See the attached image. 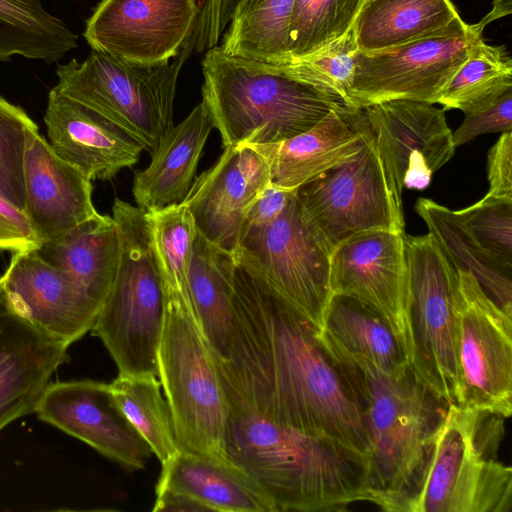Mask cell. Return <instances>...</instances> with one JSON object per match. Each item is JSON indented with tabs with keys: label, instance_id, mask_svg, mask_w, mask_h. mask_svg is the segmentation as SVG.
<instances>
[{
	"label": "cell",
	"instance_id": "6da1fadb",
	"mask_svg": "<svg viewBox=\"0 0 512 512\" xmlns=\"http://www.w3.org/2000/svg\"><path fill=\"white\" fill-rule=\"evenodd\" d=\"M318 331L237 260L222 384L262 417L366 455L362 414Z\"/></svg>",
	"mask_w": 512,
	"mask_h": 512
},
{
	"label": "cell",
	"instance_id": "7a4b0ae2",
	"mask_svg": "<svg viewBox=\"0 0 512 512\" xmlns=\"http://www.w3.org/2000/svg\"><path fill=\"white\" fill-rule=\"evenodd\" d=\"M224 447L279 511H338L368 502V457L334 439L279 425L224 385Z\"/></svg>",
	"mask_w": 512,
	"mask_h": 512
},
{
	"label": "cell",
	"instance_id": "3957f363",
	"mask_svg": "<svg viewBox=\"0 0 512 512\" xmlns=\"http://www.w3.org/2000/svg\"><path fill=\"white\" fill-rule=\"evenodd\" d=\"M318 338L363 417L369 441L368 502L387 512H407L448 404L411 369L391 376L325 333Z\"/></svg>",
	"mask_w": 512,
	"mask_h": 512
},
{
	"label": "cell",
	"instance_id": "277c9868",
	"mask_svg": "<svg viewBox=\"0 0 512 512\" xmlns=\"http://www.w3.org/2000/svg\"><path fill=\"white\" fill-rule=\"evenodd\" d=\"M202 73V101L224 148L287 140L349 106L328 91L231 56L219 45L205 52Z\"/></svg>",
	"mask_w": 512,
	"mask_h": 512
},
{
	"label": "cell",
	"instance_id": "5b68a950",
	"mask_svg": "<svg viewBox=\"0 0 512 512\" xmlns=\"http://www.w3.org/2000/svg\"><path fill=\"white\" fill-rule=\"evenodd\" d=\"M112 218L119 240L117 268L91 331L115 362L118 375L158 376L166 299L147 211L116 198Z\"/></svg>",
	"mask_w": 512,
	"mask_h": 512
},
{
	"label": "cell",
	"instance_id": "8992f818",
	"mask_svg": "<svg viewBox=\"0 0 512 512\" xmlns=\"http://www.w3.org/2000/svg\"><path fill=\"white\" fill-rule=\"evenodd\" d=\"M502 419L449 404L407 512H510L512 469L489 456Z\"/></svg>",
	"mask_w": 512,
	"mask_h": 512
},
{
	"label": "cell",
	"instance_id": "52a82bcc",
	"mask_svg": "<svg viewBox=\"0 0 512 512\" xmlns=\"http://www.w3.org/2000/svg\"><path fill=\"white\" fill-rule=\"evenodd\" d=\"M158 377L180 450L232 464L224 447L225 390L194 309L184 303L166 300Z\"/></svg>",
	"mask_w": 512,
	"mask_h": 512
},
{
	"label": "cell",
	"instance_id": "ba28073f",
	"mask_svg": "<svg viewBox=\"0 0 512 512\" xmlns=\"http://www.w3.org/2000/svg\"><path fill=\"white\" fill-rule=\"evenodd\" d=\"M193 49L191 38L172 64L154 66L92 49L82 62L57 66L54 88L113 121L151 155L173 126L178 77Z\"/></svg>",
	"mask_w": 512,
	"mask_h": 512
},
{
	"label": "cell",
	"instance_id": "9c48e42d",
	"mask_svg": "<svg viewBox=\"0 0 512 512\" xmlns=\"http://www.w3.org/2000/svg\"><path fill=\"white\" fill-rule=\"evenodd\" d=\"M409 321L413 342L410 368L448 405L457 389V269L435 239L403 235Z\"/></svg>",
	"mask_w": 512,
	"mask_h": 512
},
{
	"label": "cell",
	"instance_id": "30bf717a",
	"mask_svg": "<svg viewBox=\"0 0 512 512\" xmlns=\"http://www.w3.org/2000/svg\"><path fill=\"white\" fill-rule=\"evenodd\" d=\"M331 253L304 217L296 192L274 221L245 227L234 252L318 332L333 296Z\"/></svg>",
	"mask_w": 512,
	"mask_h": 512
},
{
	"label": "cell",
	"instance_id": "8fae6325",
	"mask_svg": "<svg viewBox=\"0 0 512 512\" xmlns=\"http://www.w3.org/2000/svg\"><path fill=\"white\" fill-rule=\"evenodd\" d=\"M480 22L462 18L434 35L377 51H358L348 104L364 108L404 99L437 103L451 77L483 39Z\"/></svg>",
	"mask_w": 512,
	"mask_h": 512
},
{
	"label": "cell",
	"instance_id": "7c38bea8",
	"mask_svg": "<svg viewBox=\"0 0 512 512\" xmlns=\"http://www.w3.org/2000/svg\"><path fill=\"white\" fill-rule=\"evenodd\" d=\"M296 197L331 252L360 232H404L402 201L392 189L372 134L353 157L298 187Z\"/></svg>",
	"mask_w": 512,
	"mask_h": 512
},
{
	"label": "cell",
	"instance_id": "4fadbf2b",
	"mask_svg": "<svg viewBox=\"0 0 512 512\" xmlns=\"http://www.w3.org/2000/svg\"><path fill=\"white\" fill-rule=\"evenodd\" d=\"M457 389L454 405L502 418L512 413V314L457 269Z\"/></svg>",
	"mask_w": 512,
	"mask_h": 512
},
{
	"label": "cell",
	"instance_id": "5bb4252c",
	"mask_svg": "<svg viewBox=\"0 0 512 512\" xmlns=\"http://www.w3.org/2000/svg\"><path fill=\"white\" fill-rule=\"evenodd\" d=\"M202 0H101L86 22L89 46L124 61L161 65L193 38Z\"/></svg>",
	"mask_w": 512,
	"mask_h": 512
},
{
	"label": "cell",
	"instance_id": "9a60e30c",
	"mask_svg": "<svg viewBox=\"0 0 512 512\" xmlns=\"http://www.w3.org/2000/svg\"><path fill=\"white\" fill-rule=\"evenodd\" d=\"M404 232L371 230L339 243L330 258L333 295L356 299L379 314L411 365L413 342L407 303Z\"/></svg>",
	"mask_w": 512,
	"mask_h": 512
},
{
	"label": "cell",
	"instance_id": "2e32d148",
	"mask_svg": "<svg viewBox=\"0 0 512 512\" xmlns=\"http://www.w3.org/2000/svg\"><path fill=\"white\" fill-rule=\"evenodd\" d=\"M392 189H426L456 147L444 110L427 102L390 100L362 108Z\"/></svg>",
	"mask_w": 512,
	"mask_h": 512
},
{
	"label": "cell",
	"instance_id": "e0dca14e",
	"mask_svg": "<svg viewBox=\"0 0 512 512\" xmlns=\"http://www.w3.org/2000/svg\"><path fill=\"white\" fill-rule=\"evenodd\" d=\"M34 413L129 470L143 469L152 454L118 407L108 383L91 379L50 382Z\"/></svg>",
	"mask_w": 512,
	"mask_h": 512
},
{
	"label": "cell",
	"instance_id": "ac0fdd59",
	"mask_svg": "<svg viewBox=\"0 0 512 512\" xmlns=\"http://www.w3.org/2000/svg\"><path fill=\"white\" fill-rule=\"evenodd\" d=\"M270 184L268 164L257 150L225 147L216 163L193 181L182 203L198 233L234 253L248 211Z\"/></svg>",
	"mask_w": 512,
	"mask_h": 512
},
{
	"label": "cell",
	"instance_id": "d6986e66",
	"mask_svg": "<svg viewBox=\"0 0 512 512\" xmlns=\"http://www.w3.org/2000/svg\"><path fill=\"white\" fill-rule=\"evenodd\" d=\"M68 347L22 315L0 285V431L35 412Z\"/></svg>",
	"mask_w": 512,
	"mask_h": 512
},
{
	"label": "cell",
	"instance_id": "ffe728a7",
	"mask_svg": "<svg viewBox=\"0 0 512 512\" xmlns=\"http://www.w3.org/2000/svg\"><path fill=\"white\" fill-rule=\"evenodd\" d=\"M0 285L22 315L69 346L92 330L99 314L72 278L34 249L12 253Z\"/></svg>",
	"mask_w": 512,
	"mask_h": 512
},
{
	"label": "cell",
	"instance_id": "44dd1931",
	"mask_svg": "<svg viewBox=\"0 0 512 512\" xmlns=\"http://www.w3.org/2000/svg\"><path fill=\"white\" fill-rule=\"evenodd\" d=\"M44 122L54 152L91 181L109 180L132 167L144 150L113 121L54 87L48 95Z\"/></svg>",
	"mask_w": 512,
	"mask_h": 512
},
{
	"label": "cell",
	"instance_id": "7402d4cb",
	"mask_svg": "<svg viewBox=\"0 0 512 512\" xmlns=\"http://www.w3.org/2000/svg\"><path fill=\"white\" fill-rule=\"evenodd\" d=\"M25 205L39 241L57 237L94 216L91 180L60 158L33 122L24 158Z\"/></svg>",
	"mask_w": 512,
	"mask_h": 512
},
{
	"label": "cell",
	"instance_id": "603a6c76",
	"mask_svg": "<svg viewBox=\"0 0 512 512\" xmlns=\"http://www.w3.org/2000/svg\"><path fill=\"white\" fill-rule=\"evenodd\" d=\"M370 135L363 109L343 106L292 138L250 146L265 158L271 184L297 189L353 157Z\"/></svg>",
	"mask_w": 512,
	"mask_h": 512
},
{
	"label": "cell",
	"instance_id": "cb8c5ba5",
	"mask_svg": "<svg viewBox=\"0 0 512 512\" xmlns=\"http://www.w3.org/2000/svg\"><path fill=\"white\" fill-rule=\"evenodd\" d=\"M213 128L208 109L201 101L165 133L151 154L150 164L134 175L132 193L139 208L152 212L184 200Z\"/></svg>",
	"mask_w": 512,
	"mask_h": 512
},
{
	"label": "cell",
	"instance_id": "d4e9b609",
	"mask_svg": "<svg viewBox=\"0 0 512 512\" xmlns=\"http://www.w3.org/2000/svg\"><path fill=\"white\" fill-rule=\"evenodd\" d=\"M34 251L65 271L100 311L118 262L119 240L112 216L97 212L65 233L40 241Z\"/></svg>",
	"mask_w": 512,
	"mask_h": 512
},
{
	"label": "cell",
	"instance_id": "484cf974",
	"mask_svg": "<svg viewBox=\"0 0 512 512\" xmlns=\"http://www.w3.org/2000/svg\"><path fill=\"white\" fill-rule=\"evenodd\" d=\"M182 494L205 511L275 512L257 485L233 464L180 450L162 463L156 491Z\"/></svg>",
	"mask_w": 512,
	"mask_h": 512
},
{
	"label": "cell",
	"instance_id": "4316f807",
	"mask_svg": "<svg viewBox=\"0 0 512 512\" xmlns=\"http://www.w3.org/2000/svg\"><path fill=\"white\" fill-rule=\"evenodd\" d=\"M235 254L196 233L189 269L192 303L198 325L213 354L224 358L232 323Z\"/></svg>",
	"mask_w": 512,
	"mask_h": 512
},
{
	"label": "cell",
	"instance_id": "83f0119b",
	"mask_svg": "<svg viewBox=\"0 0 512 512\" xmlns=\"http://www.w3.org/2000/svg\"><path fill=\"white\" fill-rule=\"evenodd\" d=\"M459 18L451 0H368L353 27L359 51H377L439 33Z\"/></svg>",
	"mask_w": 512,
	"mask_h": 512
},
{
	"label": "cell",
	"instance_id": "f1b7e54d",
	"mask_svg": "<svg viewBox=\"0 0 512 512\" xmlns=\"http://www.w3.org/2000/svg\"><path fill=\"white\" fill-rule=\"evenodd\" d=\"M415 210L449 262L469 271L496 304L512 314V266L487 252L457 211L427 198H419Z\"/></svg>",
	"mask_w": 512,
	"mask_h": 512
},
{
	"label": "cell",
	"instance_id": "f546056e",
	"mask_svg": "<svg viewBox=\"0 0 512 512\" xmlns=\"http://www.w3.org/2000/svg\"><path fill=\"white\" fill-rule=\"evenodd\" d=\"M321 332L347 351L367 357L391 376H403L411 369L397 337L383 318L354 298L332 296Z\"/></svg>",
	"mask_w": 512,
	"mask_h": 512
},
{
	"label": "cell",
	"instance_id": "4dcf8cb0",
	"mask_svg": "<svg viewBox=\"0 0 512 512\" xmlns=\"http://www.w3.org/2000/svg\"><path fill=\"white\" fill-rule=\"evenodd\" d=\"M77 40L41 0H0V62L13 56L58 62L77 47Z\"/></svg>",
	"mask_w": 512,
	"mask_h": 512
},
{
	"label": "cell",
	"instance_id": "1f68e13d",
	"mask_svg": "<svg viewBox=\"0 0 512 512\" xmlns=\"http://www.w3.org/2000/svg\"><path fill=\"white\" fill-rule=\"evenodd\" d=\"M295 0H240L222 35L221 49L261 63L288 59L289 23Z\"/></svg>",
	"mask_w": 512,
	"mask_h": 512
},
{
	"label": "cell",
	"instance_id": "d6a6232c",
	"mask_svg": "<svg viewBox=\"0 0 512 512\" xmlns=\"http://www.w3.org/2000/svg\"><path fill=\"white\" fill-rule=\"evenodd\" d=\"M156 377L118 375L109 387L124 416L162 464L180 448L169 405Z\"/></svg>",
	"mask_w": 512,
	"mask_h": 512
},
{
	"label": "cell",
	"instance_id": "836d02e7",
	"mask_svg": "<svg viewBox=\"0 0 512 512\" xmlns=\"http://www.w3.org/2000/svg\"><path fill=\"white\" fill-rule=\"evenodd\" d=\"M512 88V59L503 45L482 39L442 90L443 110L463 113L493 100Z\"/></svg>",
	"mask_w": 512,
	"mask_h": 512
},
{
	"label": "cell",
	"instance_id": "e575fe53",
	"mask_svg": "<svg viewBox=\"0 0 512 512\" xmlns=\"http://www.w3.org/2000/svg\"><path fill=\"white\" fill-rule=\"evenodd\" d=\"M358 51L356 34L352 26L344 35L310 54L289 58L277 64L258 63L285 76L328 91L348 104V90Z\"/></svg>",
	"mask_w": 512,
	"mask_h": 512
},
{
	"label": "cell",
	"instance_id": "d590c367",
	"mask_svg": "<svg viewBox=\"0 0 512 512\" xmlns=\"http://www.w3.org/2000/svg\"><path fill=\"white\" fill-rule=\"evenodd\" d=\"M361 3L362 0H295L289 23L288 59L310 54L344 35L353 26Z\"/></svg>",
	"mask_w": 512,
	"mask_h": 512
},
{
	"label": "cell",
	"instance_id": "8d00e7d4",
	"mask_svg": "<svg viewBox=\"0 0 512 512\" xmlns=\"http://www.w3.org/2000/svg\"><path fill=\"white\" fill-rule=\"evenodd\" d=\"M33 122L22 108L0 97V196L22 211L27 129Z\"/></svg>",
	"mask_w": 512,
	"mask_h": 512
},
{
	"label": "cell",
	"instance_id": "74e56055",
	"mask_svg": "<svg viewBox=\"0 0 512 512\" xmlns=\"http://www.w3.org/2000/svg\"><path fill=\"white\" fill-rule=\"evenodd\" d=\"M457 212L487 252L512 266V199L484 196Z\"/></svg>",
	"mask_w": 512,
	"mask_h": 512
},
{
	"label": "cell",
	"instance_id": "f35d334b",
	"mask_svg": "<svg viewBox=\"0 0 512 512\" xmlns=\"http://www.w3.org/2000/svg\"><path fill=\"white\" fill-rule=\"evenodd\" d=\"M461 125L452 132L457 148L486 133H505L512 130V88L497 98L464 112Z\"/></svg>",
	"mask_w": 512,
	"mask_h": 512
},
{
	"label": "cell",
	"instance_id": "ab89813d",
	"mask_svg": "<svg viewBox=\"0 0 512 512\" xmlns=\"http://www.w3.org/2000/svg\"><path fill=\"white\" fill-rule=\"evenodd\" d=\"M39 242L25 213L0 196V251L31 250Z\"/></svg>",
	"mask_w": 512,
	"mask_h": 512
},
{
	"label": "cell",
	"instance_id": "60d3db41",
	"mask_svg": "<svg viewBox=\"0 0 512 512\" xmlns=\"http://www.w3.org/2000/svg\"><path fill=\"white\" fill-rule=\"evenodd\" d=\"M488 180L485 196L512 199V131L502 133L489 150Z\"/></svg>",
	"mask_w": 512,
	"mask_h": 512
},
{
	"label": "cell",
	"instance_id": "b9f144b4",
	"mask_svg": "<svg viewBox=\"0 0 512 512\" xmlns=\"http://www.w3.org/2000/svg\"><path fill=\"white\" fill-rule=\"evenodd\" d=\"M295 192L296 189L270 184L248 211L243 229L274 221L287 207Z\"/></svg>",
	"mask_w": 512,
	"mask_h": 512
},
{
	"label": "cell",
	"instance_id": "7bdbcfd3",
	"mask_svg": "<svg viewBox=\"0 0 512 512\" xmlns=\"http://www.w3.org/2000/svg\"><path fill=\"white\" fill-rule=\"evenodd\" d=\"M240 0H202L200 20L211 29L223 31Z\"/></svg>",
	"mask_w": 512,
	"mask_h": 512
},
{
	"label": "cell",
	"instance_id": "ee69618b",
	"mask_svg": "<svg viewBox=\"0 0 512 512\" xmlns=\"http://www.w3.org/2000/svg\"><path fill=\"white\" fill-rule=\"evenodd\" d=\"M512 13V0H493L492 10L480 21L483 27Z\"/></svg>",
	"mask_w": 512,
	"mask_h": 512
},
{
	"label": "cell",
	"instance_id": "f6af8a7d",
	"mask_svg": "<svg viewBox=\"0 0 512 512\" xmlns=\"http://www.w3.org/2000/svg\"><path fill=\"white\" fill-rule=\"evenodd\" d=\"M367 1H368V0H362L361 7H362V5H363L365 2H367Z\"/></svg>",
	"mask_w": 512,
	"mask_h": 512
}]
</instances>
